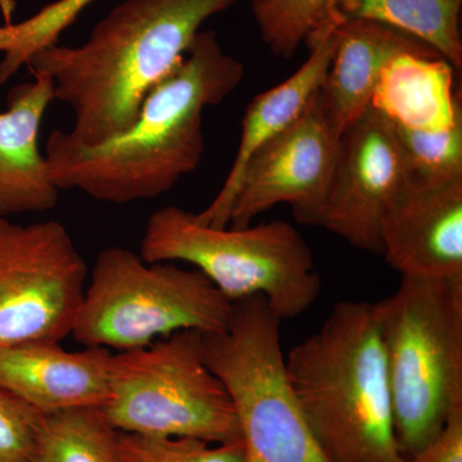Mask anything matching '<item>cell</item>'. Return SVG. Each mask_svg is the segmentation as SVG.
I'll use <instances>...</instances> for the list:
<instances>
[{
	"label": "cell",
	"mask_w": 462,
	"mask_h": 462,
	"mask_svg": "<svg viewBox=\"0 0 462 462\" xmlns=\"http://www.w3.org/2000/svg\"><path fill=\"white\" fill-rule=\"evenodd\" d=\"M245 67L205 30L180 65L149 93L132 126L97 145L53 130L45 143L48 175L60 190L100 202L153 199L196 171L205 153L203 111L242 84Z\"/></svg>",
	"instance_id": "1"
},
{
	"label": "cell",
	"mask_w": 462,
	"mask_h": 462,
	"mask_svg": "<svg viewBox=\"0 0 462 462\" xmlns=\"http://www.w3.org/2000/svg\"><path fill=\"white\" fill-rule=\"evenodd\" d=\"M239 0H124L78 47L33 54L30 71L47 75L53 98L71 109L66 134L97 145L126 132L145 98L172 74L208 18Z\"/></svg>",
	"instance_id": "2"
},
{
	"label": "cell",
	"mask_w": 462,
	"mask_h": 462,
	"mask_svg": "<svg viewBox=\"0 0 462 462\" xmlns=\"http://www.w3.org/2000/svg\"><path fill=\"white\" fill-rule=\"evenodd\" d=\"M285 372L328 460L403 462L375 303H337L289 349Z\"/></svg>",
	"instance_id": "3"
},
{
	"label": "cell",
	"mask_w": 462,
	"mask_h": 462,
	"mask_svg": "<svg viewBox=\"0 0 462 462\" xmlns=\"http://www.w3.org/2000/svg\"><path fill=\"white\" fill-rule=\"evenodd\" d=\"M375 307L397 446L411 457L462 406V279L402 278Z\"/></svg>",
	"instance_id": "4"
},
{
	"label": "cell",
	"mask_w": 462,
	"mask_h": 462,
	"mask_svg": "<svg viewBox=\"0 0 462 462\" xmlns=\"http://www.w3.org/2000/svg\"><path fill=\"white\" fill-rule=\"evenodd\" d=\"M141 257L190 264L233 303L263 297L281 321L306 312L321 291L309 243L285 221L214 227L193 212L167 206L149 216Z\"/></svg>",
	"instance_id": "5"
},
{
	"label": "cell",
	"mask_w": 462,
	"mask_h": 462,
	"mask_svg": "<svg viewBox=\"0 0 462 462\" xmlns=\"http://www.w3.org/2000/svg\"><path fill=\"white\" fill-rule=\"evenodd\" d=\"M233 311L234 303L199 270L145 263L117 245L97 257L71 337L84 346L130 351L179 331L218 333Z\"/></svg>",
	"instance_id": "6"
},
{
	"label": "cell",
	"mask_w": 462,
	"mask_h": 462,
	"mask_svg": "<svg viewBox=\"0 0 462 462\" xmlns=\"http://www.w3.org/2000/svg\"><path fill=\"white\" fill-rule=\"evenodd\" d=\"M281 324L263 297L234 302L226 329L200 334L203 357L233 401L243 462H330L289 383Z\"/></svg>",
	"instance_id": "7"
},
{
	"label": "cell",
	"mask_w": 462,
	"mask_h": 462,
	"mask_svg": "<svg viewBox=\"0 0 462 462\" xmlns=\"http://www.w3.org/2000/svg\"><path fill=\"white\" fill-rule=\"evenodd\" d=\"M100 411L118 431L242 442L233 401L207 366L199 331L112 355L109 398Z\"/></svg>",
	"instance_id": "8"
},
{
	"label": "cell",
	"mask_w": 462,
	"mask_h": 462,
	"mask_svg": "<svg viewBox=\"0 0 462 462\" xmlns=\"http://www.w3.org/2000/svg\"><path fill=\"white\" fill-rule=\"evenodd\" d=\"M87 278L65 225L0 217V349L71 336Z\"/></svg>",
	"instance_id": "9"
},
{
	"label": "cell",
	"mask_w": 462,
	"mask_h": 462,
	"mask_svg": "<svg viewBox=\"0 0 462 462\" xmlns=\"http://www.w3.org/2000/svg\"><path fill=\"white\" fill-rule=\"evenodd\" d=\"M409 175L393 125L375 108H367L340 136L314 226L329 230L352 247L382 254L383 218Z\"/></svg>",
	"instance_id": "10"
},
{
	"label": "cell",
	"mask_w": 462,
	"mask_h": 462,
	"mask_svg": "<svg viewBox=\"0 0 462 462\" xmlns=\"http://www.w3.org/2000/svg\"><path fill=\"white\" fill-rule=\"evenodd\" d=\"M340 136L315 94L296 123L249 160L227 226H249L278 205L291 207L300 223L314 226L338 156Z\"/></svg>",
	"instance_id": "11"
},
{
	"label": "cell",
	"mask_w": 462,
	"mask_h": 462,
	"mask_svg": "<svg viewBox=\"0 0 462 462\" xmlns=\"http://www.w3.org/2000/svg\"><path fill=\"white\" fill-rule=\"evenodd\" d=\"M380 242L402 278L462 279V178L410 173L383 218Z\"/></svg>",
	"instance_id": "12"
},
{
	"label": "cell",
	"mask_w": 462,
	"mask_h": 462,
	"mask_svg": "<svg viewBox=\"0 0 462 462\" xmlns=\"http://www.w3.org/2000/svg\"><path fill=\"white\" fill-rule=\"evenodd\" d=\"M112 351L60 342H29L0 349V387L41 413L103 409L109 398Z\"/></svg>",
	"instance_id": "13"
},
{
	"label": "cell",
	"mask_w": 462,
	"mask_h": 462,
	"mask_svg": "<svg viewBox=\"0 0 462 462\" xmlns=\"http://www.w3.org/2000/svg\"><path fill=\"white\" fill-rule=\"evenodd\" d=\"M345 17L330 21L306 39L310 56L291 78L264 91L249 103L242 121V136L236 160L223 188L199 214L200 224L214 227L229 225L231 207L238 191L243 171L258 149L296 123L320 89L339 41V27Z\"/></svg>",
	"instance_id": "14"
},
{
	"label": "cell",
	"mask_w": 462,
	"mask_h": 462,
	"mask_svg": "<svg viewBox=\"0 0 462 462\" xmlns=\"http://www.w3.org/2000/svg\"><path fill=\"white\" fill-rule=\"evenodd\" d=\"M32 78L9 90L7 109L0 112V217L51 211L60 199L39 147L53 84L44 74Z\"/></svg>",
	"instance_id": "15"
},
{
	"label": "cell",
	"mask_w": 462,
	"mask_h": 462,
	"mask_svg": "<svg viewBox=\"0 0 462 462\" xmlns=\"http://www.w3.org/2000/svg\"><path fill=\"white\" fill-rule=\"evenodd\" d=\"M402 53L442 58L418 39L376 21L346 20L340 25L333 62L318 91L339 136L370 107L383 69Z\"/></svg>",
	"instance_id": "16"
},
{
	"label": "cell",
	"mask_w": 462,
	"mask_h": 462,
	"mask_svg": "<svg viewBox=\"0 0 462 462\" xmlns=\"http://www.w3.org/2000/svg\"><path fill=\"white\" fill-rule=\"evenodd\" d=\"M451 69L440 57L398 54L383 69L370 107L396 126L448 129L462 118L461 96L452 91Z\"/></svg>",
	"instance_id": "17"
},
{
	"label": "cell",
	"mask_w": 462,
	"mask_h": 462,
	"mask_svg": "<svg viewBox=\"0 0 462 462\" xmlns=\"http://www.w3.org/2000/svg\"><path fill=\"white\" fill-rule=\"evenodd\" d=\"M345 20H370L393 27L462 69V0H338Z\"/></svg>",
	"instance_id": "18"
},
{
	"label": "cell",
	"mask_w": 462,
	"mask_h": 462,
	"mask_svg": "<svg viewBox=\"0 0 462 462\" xmlns=\"http://www.w3.org/2000/svg\"><path fill=\"white\" fill-rule=\"evenodd\" d=\"M116 438L100 409L42 413L30 462H118Z\"/></svg>",
	"instance_id": "19"
},
{
	"label": "cell",
	"mask_w": 462,
	"mask_h": 462,
	"mask_svg": "<svg viewBox=\"0 0 462 462\" xmlns=\"http://www.w3.org/2000/svg\"><path fill=\"white\" fill-rule=\"evenodd\" d=\"M96 0H56L32 17L0 25V85L27 66L33 54L58 44L60 35Z\"/></svg>",
	"instance_id": "20"
},
{
	"label": "cell",
	"mask_w": 462,
	"mask_h": 462,
	"mask_svg": "<svg viewBox=\"0 0 462 462\" xmlns=\"http://www.w3.org/2000/svg\"><path fill=\"white\" fill-rule=\"evenodd\" d=\"M252 14L264 44L285 60L316 30L343 17L338 0H254Z\"/></svg>",
	"instance_id": "21"
},
{
	"label": "cell",
	"mask_w": 462,
	"mask_h": 462,
	"mask_svg": "<svg viewBox=\"0 0 462 462\" xmlns=\"http://www.w3.org/2000/svg\"><path fill=\"white\" fill-rule=\"evenodd\" d=\"M393 127L412 176L425 180L462 178V118L437 132Z\"/></svg>",
	"instance_id": "22"
},
{
	"label": "cell",
	"mask_w": 462,
	"mask_h": 462,
	"mask_svg": "<svg viewBox=\"0 0 462 462\" xmlns=\"http://www.w3.org/2000/svg\"><path fill=\"white\" fill-rule=\"evenodd\" d=\"M118 462H243L242 442L211 445L194 438L152 437L118 431Z\"/></svg>",
	"instance_id": "23"
},
{
	"label": "cell",
	"mask_w": 462,
	"mask_h": 462,
	"mask_svg": "<svg viewBox=\"0 0 462 462\" xmlns=\"http://www.w3.org/2000/svg\"><path fill=\"white\" fill-rule=\"evenodd\" d=\"M42 413L0 387V462H30Z\"/></svg>",
	"instance_id": "24"
},
{
	"label": "cell",
	"mask_w": 462,
	"mask_h": 462,
	"mask_svg": "<svg viewBox=\"0 0 462 462\" xmlns=\"http://www.w3.org/2000/svg\"><path fill=\"white\" fill-rule=\"evenodd\" d=\"M403 462H462V406L452 410L445 427L430 445Z\"/></svg>",
	"instance_id": "25"
},
{
	"label": "cell",
	"mask_w": 462,
	"mask_h": 462,
	"mask_svg": "<svg viewBox=\"0 0 462 462\" xmlns=\"http://www.w3.org/2000/svg\"><path fill=\"white\" fill-rule=\"evenodd\" d=\"M17 8V0H0V14L3 17V25L14 23V12Z\"/></svg>",
	"instance_id": "26"
}]
</instances>
